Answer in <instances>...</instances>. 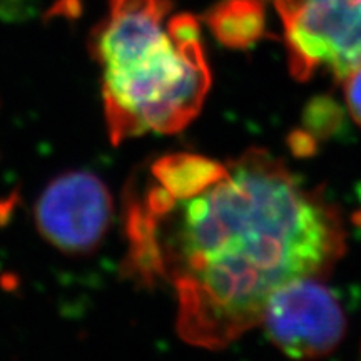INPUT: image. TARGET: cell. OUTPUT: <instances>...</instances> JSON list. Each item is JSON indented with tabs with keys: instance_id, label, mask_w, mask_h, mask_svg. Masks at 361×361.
<instances>
[{
	"instance_id": "8992f818",
	"label": "cell",
	"mask_w": 361,
	"mask_h": 361,
	"mask_svg": "<svg viewBox=\"0 0 361 361\" xmlns=\"http://www.w3.org/2000/svg\"><path fill=\"white\" fill-rule=\"evenodd\" d=\"M207 20L224 44L245 47L263 32L264 11L259 0H224Z\"/></svg>"
},
{
	"instance_id": "277c9868",
	"label": "cell",
	"mask_w": 361,
	"mask_h": 361,
	"mask_svg": "<svg viewBox=\"0 0 361 361\" xmlns=\"http://www.w3.org/2000/svg\"><path fill=\"white\" fill-rule=\"evenodd\" d=\"M316 278L284 283L271 295L261 316L271 341L296 358L326 355L345 335L340 303Z\"/></svg>"
},
{
	"instance_id": "5b68a950",
	"label": "cell",
	"mask_w": 361,
	"mask_h": 361,
	"mask_svg": "<svg viewBox=\"0 0 361 361\" xmlns=\"http://www.w3.org/2000/svg\"><path fill=\"white\" fill-rule=\"evenodd\" d=\"M111 218V194L90 173L59 176L44 189L35 206L40 234L67 255H87L96 250Z\"/></svg>"
},
{
	"instance_id": "3957f363",
	"label": "cell",
	"mask_w": 361,
	"mask_h": 361,
	"mask_svg": "<svg viewBox=\"0 0 361 361\" xmlns=\"http://www.w3.org/2000/svg\"><path fill=\"white\" fill-rule=\"evenodd\" d=\"M273 2L298 79H308L318 69L345 79L361 66V0Z\"/></svg>"
},
{
	"instance_id": "6da1fadb",
	"label": "cell",
	"mask_w": 361,
	"mask_h": 361,
	"mask_svg": "<svg viewBox=\"0 0 361 361\" xmlns=\"http://www.w3.org/2000/svg\"><path fill=\"white\" fill-rule=\"evenodd\" d=\"M129 269L164 281L178 333L218 350L261 323L279 286L322 276L345 251L340 214L261 149L219 162L171 154L128 211Z\"/></svg>"
},
{
	"instance_id": "52a82bcc",
	"label": "cell",
	"mask_w": 361,
	"mask_h": 361,
	"mask_svg": "<svg viewBox=\"0 0 361 361\" xmlns=\"http://www.w3.org/2000/svg\"><path fill=\"white\" fill-rule=\"evenodd\" d=\"M345 94L351 116L361 126V66L345 78Z\"/></svg>"
},
{
	"instance_id": "7a4b0ae2",
	"label": "cell",
	"mask_w": 361,
	"mask_h": 361,
	"mask_svg": "<svg viewBox=\"0 0 361 361\" xmlns=\"http://www.w3.org/2000/svg\"><path fill=\"white\" fill-rule=\"evenodd\" d=\"M168 13V0H111L109 16L96 35L114 144L184 129L209 90L200 24L192 16Z\"/></svg>"
}]
</instances>
